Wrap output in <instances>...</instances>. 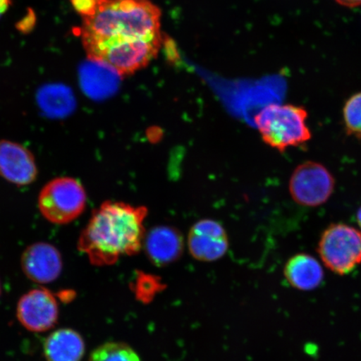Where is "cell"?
Instances as JSON below:
<instances>
[{"instance_id":"cell-17","label":"cell","mask_w":361,"mask_h":361,"mask_svg":"<svg viewBox=\"0 0 361 361\" xmlns=\"http://www.w3.org/2000/svg\"><path fill=\"white\" fill-rule=\"evenodd\" d=\"M89 361H142L137 352L124 343H106L94 350Z\"/></svg>"},{"instance_id":"cell-7","label":"cell","mask_w":361,"mask_h":361,"mask_svg":"<svg viewBox=\"0 0 361 361\" xmlns=\"http://www.w3.org/2000/svg\"><path fill=\"white\" fill-rule=\"evenodd\" d=\"M335 178L322 164L305 161L298 166L290 180L293 200L302 206L324 204L335 189Z\"/></svg>"},{"instance_id":"cell-15","label":"cell","mask_w":361,"mask_h":361,"mask_svg":"<svg viewBox=\"0 0 361 361\" xmlns=\"http://www.w3.org/2000/svg\"><path fill=\"white\" fill-rule=\"evenodd\" d=\"M81 68L80 80L85 94L94 99L106 97L114 92L116 76L111 67L102 62L90 60Z\"/></svg>"},{"instance_id":"cell-1","label":"cell","mask_w":361,"mask_h":361,"mask_svg":"<svg viewBox=\"0 0 361 361\" xmlns=\"http://www.w3.org/2000/svg\"><path fill=\"white\" fill-rule=\"evenodd\" d=\"M147 213L146 207L103 202L81 232L78 250L96 266L111 265L121 257L137 254L145 238Z\"/></svg>"},{"instance_id":"cell-13","label":"cell","mask_w":361,"mask_h":361,"mask_svg":"<svg viewBox=\"0 0 361 361\" xmlns=\"http://www.w3.org/2000/svg\"><path fill=\"white\" fill-rule=\"evenodd\" d=\"M283 274L292 287L303 291L314 290L324 279L322 266L314 257L305 254L297 255L288 259Z\"/></svg>"},{"instance_id":"cell-11","label":"cell","mask_w":361,"mask_h":361,"mask_svg":"<svg viewBox=\"0 0 361 361\" xmlns=\"http://www.w3.org/2000/svg\"><path fill=\"white\" fill-rule=\"evenodd\" d=\"M188 247L193 258L197 260H218L228 250L227 233L216 221H200L189 232Z\"/></svg>"},{"instance_id":"cell-22","label":"cell","mask_w":361,"mask_h":361,"mask_svg":"<svg viewBox=\"0 0 361 361\" xmlns=\"http://www.w3.org/2000/svg\"><path fill=\"white\" fill-rule=\"evenodd\" d=\"M0 293H1V286H0Z\"/></svg>"},{"instance_id":"cell-6","label":"cell","mask_w":361,"mask_h":361,"mask_svg":"<svg viewBox=\"0 0 361 361\" xmlns=\"http://www.w3.org/2000/svg\"><path fill=\"white\" fill-rule=\"evenodd\" d=\"M318 252L332 272L348 274L361 264V233L349 225L332 224L323 233Z\"/></svg>"},{"instance_id":"cell-19","label":"cell","mask_w":361,"mask_h":361,"mask_svg":"<svg viewBox=\"0 0 361 361\" xmlns=\"http://www.w3.org/2000/svg\"><path fill=\"white\" fill-rule=\"evenodd\" d=\"M340 6L346 8H356L361 6V0H336Z\"/></svg>"},{"instance_id":"cell-5","label":"cell","mask_w":361,"mask_h":361,"mask_svg":"<svg viewBox=\"0 0 361 361\" xmlns=\"http://www.w3.org/2000/svg\"><path fill=\"white\" fill-rule=\"evenodd\" d=\"M87 192L79 180L69 177L49 180L40 191L38 206L44 218L55 224L73 222L87 207Z\"/></svg>"},{"instance_id":"cell-14","label":"cell","mask_w":361,"mask_h":361,"mask_svg":"<svg viewBox=\"0 0 361 361\" xmlns=\"http://www.w3.org/2000/svg\"><path fill=\"white\" fill-rule=\"evenodd\" d=\"M85 349L83 338L71 329H57L44 343V354L47 361H80Z\"/></svg>"},{"instance_id":"cell-21","label":"cell","mask_w":361,"mask_h":361,"mask_svg":"<svg viewBox=\"0 0 361 361\" xmlns=\"http://www.w3.org/2000/svg\"><path fill=\"white\" fill-rule=\"evenodd\" d=\"M356 220H357V223L360 226V228H361V207L357 212V214H356Z\"/></svg>"},{"instance_id":"cell-2","label":"cell","mask_w":361,"mask_h":361,"mask_svg":"<svg viewBox=\"0 0 361 361\" xmlns=\"http://www.w3.org/2000/svg\"><path fill=\"white\" fill-rule=\"evenodd\" d=\"M78 30L84 48L108 40L161 35V12L151 0H88Z\"/></svg>"},{"instance_id":"cell-8","label":"cell","mask_w":361,"mask_h":361,"mask_svg":"<svg viewBox=\"0 0 361 361\" xmlns=\"http://www.w3.org/2000/svg\"><path fill=\"white\" fill-rule=\"evenodd\" d=\"M58 316L59 308L55 296L43 288L25 293L18 303V319L30 331H49L56 326Z\"/></svg>"},{"instance_id":"cell-9","label":"cell","mask_w":361,"mask_h":361,"mask_svg":"<svg viewBox=\"0 0 361 361\" xmlns=\"http://www.w3.org/2000/svg\"><path fill=\"white\" fill-rule=\"evenodd\" d=\"M23 272L31 281L49 283L60 276L63 263L61 252L51 243H33L23 252Z\"/></svg>"},{"instance_id":"cell-4","label":"cell","mask_w":361,"mask_h":361,"mask_svg":"<svg viewBox=\"0 0 361 361\" xmlns=\"http://www.w3.org/2000/svg\"><path fill=\"white\" fill-rule=\"evenodd\" d=\"M161 34L150 37L109 40L85 48L90 60L103 63L120 76L132 75L146 68L157 56Z\"/></svg>"},{"instance_id":"cell-20","label":"cell","mask_w":361,"mask_h":361,"mask_svg":"<svg viewBox=\"0 0 361 361\" xmlns=\"http://www.w3.org/2000/svg\"><path fill=\"white\" fill-rule=\"evenodd\" d=\"M11 4L12 0H0V18L8 11Z\"/></svg>"},{"instance_id":"cell-16","label":"cell","mask_w":361,"mask_h":361,"mask_svg":"<svg viewBox=\"0 0 361 361\" xmlns=\"http://www.w3.org/2000/svg\"><path fill=\"white\" fill-rule=\"evenodd\" d=\"M36 99L39 109L49 118H64L71 115L76 106L73 92L62 84L44 85L39 90Z\"/></svg>"},{"instance_id":"cell-10","label":"cell","mask_w":361,"mask_h":361,"mask_svg":"<svg viewBox=\"0 0 361 361\" xmlns=\"http://www.w3.org/2000/svg\"><path fill=\"white\" fill-rule=\"evenodd\" d=\"M0 176L18 186L34 183L38 169L33 153L21 144L0 141Z\"/></svg>"},{"instance_id":"cell-18","label":"cell","mask_w":361,"mask_h":361,"mask_svg":"<svg viewBox=\"0 0 361 361\" xmlns=\"http://www.w3.org/2000/svg\"><path fill=\"white\" fill-rule=\"evenodd\" d=\"M347 134L361 137V92L350 97L343 108Z\"/></svg>"},{"instance_id":"cell-3","label":"cell","mask_w":361,"mask_h":361,"mask_svg":"<svg viewBox=\"0 0 361 361\" xmlns=\"http://www.w3.org/2000/svg\"><path fill=\"white\" fill-rule=\"evenodd\" d=\"M305 108L272 104L255 117L262 139L271 147L283 152L286 149L303 145L312 137L306 124Z\"/></svg>"},{"instance_id":"cell-12","label":"cell","mask_w":361,"mask_h":361,"mask_svg":"<svg viewBox=\"0 0 361 361\" xmlns=\"http://www.w3.org/2000/svg\"><path fill=\"white\" fill-rule=\"evenodd\" d=\"M145 243L149 258L160 266L177 260L183 250L182 235L177 230L169 227L153 228Z\"/></svg>"}]
</instances>
